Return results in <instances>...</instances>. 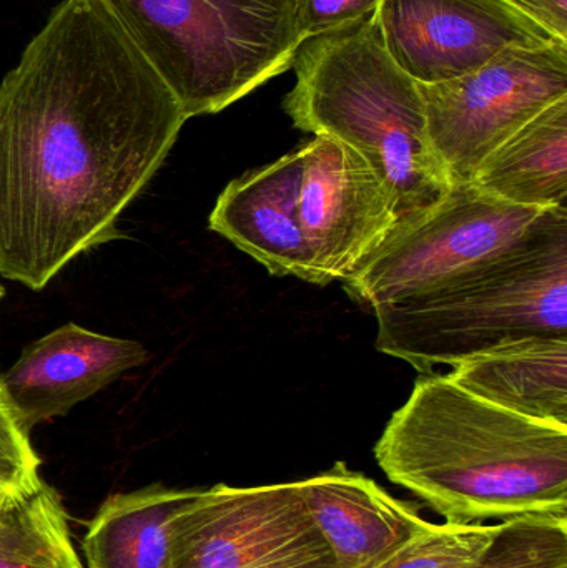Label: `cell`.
Masks as SVG:
<instances>
[{
	"instance_id": "16",
	"label": "cell",
	"mask_w": 567,
	"mask_h": 568,
	"mask_svg": "<svg viewBox=\"0 0 567 568\" xmlns=\"http://www.w3.org/2000/svg\"><path fill=\"white\" fill-rule=\"evenodd\" d=\"M195 494L156 484L109 497L87 524L85 568H172L175 520Z\"/></svg>"
},
{
	"instance_id": "9",
	"label": "cell",
	"mask_w": 567,
	"mask_h": 568,
	"mask_svg": "<svg viewBox=\"0 0 567 568\" xmlns=\"http://www.w3.org/2000/svg\"><path fill=\"white\" fill-rule=\"evenodd\" d=\"M298 215L318 284L352 278L398 225L392 193L356 150L328 135L300 146Z\"/></svg>"
},
{
	"instance_id": "2",
	"label": "cell",
	"mask_w": 567,
	"mask_h": 568,
	"mask_svg": "<svg viewBox=\"0 0 567 568\" xmlns=\"http://www.w3.org/2000/svg\"><path fill=\"white\" fill-rule=\"evenodd\" d=\"M375 457L445 523L567 517V427L495 406L446 374L418 379Z\"/></svg>"
},
{
	"instance_id": "12",
	"label": "cell",
	"mask_w": 567,
	"mask_h": 568,
	"mask_svg": "<svg viewBox=\"0 0 567 568\" xmlns=\"http://www.w3.org/2000/svg\"><path fill=\"white\" fill-rule=\"evenodd\" d=\"M300 180L298 146L276 162L233 180L216 200L209 225L272 275L318 284L300 222Z\"/></svg>"
},
{
	"instance_id": "14",
	"label": "cell",
	"mask_w": 567,
	"mask_h": 568,
	"mask_svg": "<svg viewBox=\"0 0 567 568\" xmlns=\"http://www.w3.org/2000/svg\"><path fill=\"white\" fill-rule=\"evenodd\" d=\"M446 376L519 416L567 427V337H528L469 357Z\"/></svg>"
},
{
	"instance_id": "10",
	"label": "cell",
	"mask_w": 567,
	"mask_h": 568,
	"mask_svg": "<svg viewBox=\"0 0 567 568\" xmlns=\"http://www.w3.org/2000/svg\"><path fill=\"white\" fill-rule=\"evenodd\" d=\"M383 45L418 83L458 79L516 47L567 42L506 0H379Z\"/></svg>"
},
{
	"instance_id": "17",
	"label": "cell",
	"mask_w": 567,
	"mask_h": 568,
	"mask_svg": "<svg viewBox=\"0 0 567 568\" xmlns=\"http://www.w3.org/2000/svg\"><path fill=\"white\" fill-rule=\"evenodd\" d=\"M0 568H85L62 499L45 483L0 507Z\"/></svg>"
},
{
	"instance_id": "19",
	"label": "cell",
	"mask_w": 567,
	"mask_h": 568,
	"mask_svg": "<svg viewBox=\"0 0 567 568\" xmlns=\"http://www.w3.org/2000/svg\"><path fill=\"white\" fill-rule=\"evenodd\" d=\"M499 529L502 524H432L375 568H469Z\"/></svg>"
},
{
	"instance_id": "7",
	"label": "cell",
	"mask_w": 567,
	"mask_h": 568,
	"mask_svg": "<svg viewBox=\"0 0 567 568\" xmlns=\"http://www.w3.org/2000/svg\"><path fill=\"white\" fill-rule=\"evenodd\" d=\"M426 126L452 182H472L486 156L567 97V42L516 47L442 83H419Z\"/></svg>"
},
{
	"instance_id": "20",
	"label": "cell",
	"mask_w": 567,
	"mask_h": 568,
	"mask_svg": "<svg viewBox=\"0 0 567 568\" xmlns=\"http://www.w3.org/2000/svg\"><path fill=\"white\" fill-rule=\"evenodd\" d=\"M39 469L30 430L13 409L0 374V487L10 496L33 493L43 483Z\"/></svg>"
},
{
	"instance_id": "18",
	"label": "cell",
	"mask_w": 567,
	"mask_h": 568,
	"mask_svg": "<svg viewBox=\"0 0 567 568\" xmlns=\"http://www.w3.org/2000/svg\"><path fill=\"white\" fill-rule=\"evenodd\" d=\"M469 568H567V517L505 520L488 549Z\"/></svg>"
},
{
	"instance_id": "23",
	"label": "cell",
	"mask_w": 567,
	"mask_h": 568,
	"mask_svg": "<svg viewBox=\"0 0 567 568\" xmlns=\"http://www.w3.org/2000/svg\"><path fill=\"white\" fill-rule=\"evenodd\" d=\"M10 497H12V496H10V494L7 493L6 489H2V487H0V507H2L3 504H6L7 500L10 499Z\"/></svg>"
},
{
	"instance_id": "24",
	"label": "cell",
	"mask_w": 567,
	"mask_h": 568,
	"mask_svg": "<svg viewBox=\"0 0 567 568\" xmlns=\"http://www.w3.org/2000/svg\"><path fill=\"white\" fill-rule=\"evenodd\" d=\"M3 294H6V290H3L2 286H0V300H2Z\"/></svg>"
},
{
	"instance_id": "4",
	"label": "cell",
	"mask_w": 567,
	"mask_h": 568,
	"mask_svg": "<svg viewBox=\"0 0 567 568\" xmlns=\"http://www.w3.org/2000/svg\"><path fill=\"white\" fill-rule=\"evenodd\" d=\"M373 313L378 351L425 374L515 341L567 337V209L496 262Z\"/></svg>"
},
{
	"instance_id": "13",
	"label": "cell",
	"mask_w": 567,
	"mask_h": 568,
	"mask_svg": "<svg viewBox=\"0 0 567 568\" xmlns=\"http://www.w3.org/2000/svg\"><path fill=\"white\" fill-rule=\"evenodd\" d=\"M298 486L336 568H375L432 527L415 507L343 463Z\"/></svg>"
},
{
	"instance_id": "21",
	"label": "cell",
	"mask_w": 567,
	"mask_h": 568,
	"mask_svg": "<svg viewBox=\"0 0 567 568\" xmlns=\"http://www.w3.org/2000/svg\"><path fill=\"white\" fill-rule=\"evenodd\" d=\"M379 0H298L300 32L310 40L348 29L372 16Z\"/></svg>"
},
{
	"instance_id": "5",
	"label": "cell",
	"mask_w": 567,
	"mask_h": 568,
	"mask_svg": "<svg viewBox=\"0 0 567 568\" xmlns=\"http://www.w3.org/2000/svg\"><path fill=\"white\" fill-rule=\"evenodd\" d=\"M186 119L229 109L292 67L298 0H100Z\"/></svg>"
},
{
	"instance_id": "3",
	"label": "cell",
	"mask_w": 567,
	"mask_h": 568,
	"mask_svg": "<svg viewBox=\"0 0 567 568\" xmlns=\"http://www.w3.org/2000/svg\"><path fill=\"white\" fill-rule=\"evenodd\" d=\"M292 67L283 109L293 125L356 150L392 193L398 225L445 199L452 176L429 140L419 83L386 52L373 13L306 40Z\"/></svg>"
},
{
	"instance_id": "6",
	"label": "cell",
	"mask_w": 567,
	"mask_h": 568,
	"mask_svg": "<svg viewBox=\"0 0 567 568\" xmlns=\"http://www.w3.org/2000/svg\"><path fill=\"white\" fill-rule=\"evenodd\" d=\"M553 212L509 205L475 183L455 182L442 202L393 230L346 280V293L369 310L428 293L525 245Z\"/></svg>"
},
{
	"instance_id": "22",
	"label": "cell",
	"mask_w": 567,
	"mask_h": 568,
	"mask_svg": "<svg viewBox=\"0 0 567 568\" xmlns=\"http://www.w3.org/2000/svg\"><path fill=\"white\" fill-rule=\"evenodd\" d=\"M541 23L559 40H567V0H506Z\"/></svg>"
},
{
	"instance_id": "1",
	"label": "cell",
	"mask_w": 567,
	"mask_h": 568,
	"mask_svg": "<svg viewBox=\"0 0 567 568\" xmlns=\"http://www.w3.org/2000/svg\"><path fill=\"white\" fill-rule=\"evenodd\" d=\"M186 120L100 0H62L0 82V275L40 291L122 240Z\"/></svg>"
},
{
	"instance_id": "11",
	"label": "cell",
	"mask_w": 567,
	"mask_h": 568,
	"mask_svg": "<svg viewBox=\"0 0 567 568\" xmlns=\"http://www.w3.org/2000/svg\"><path fill=\"white\" fill-rule=\"evenodd\" d=\"M146 359L145 346L136 341L69 323L27 344L2 374V383L13 409L32 430L37 424L65 416Z\"/></svg>"
},
{
	"instance_id": "8",
	"label": "cell",
	"mask_w": 567,
	"mask_h": 568,
	"mask_svg": "<svg viewBox=\"0 0 567 568\" xmlns=\"http://www.w3.org/2000/svg\"><path fill=\"white\" fill-rule=\"evenodd\" d=\"M172 568H336L298 480L196 490L173 532Z\"/></svg>"
},
{
	"instance_id": "15",
	"label": "cell",
	"mask_w": 567,
	"mask_h": 568,
	"mask_svg": "<svg viewBox=\"0 0 567 568\" xmlns=\"http://www.w3.org/2000/svg\"><path fill=\"white\" fill-rule=\"evenodd\" d=\"M472 183L509 205L567 209V97L489 153Z\"/></svg>"
}]
</instances>
